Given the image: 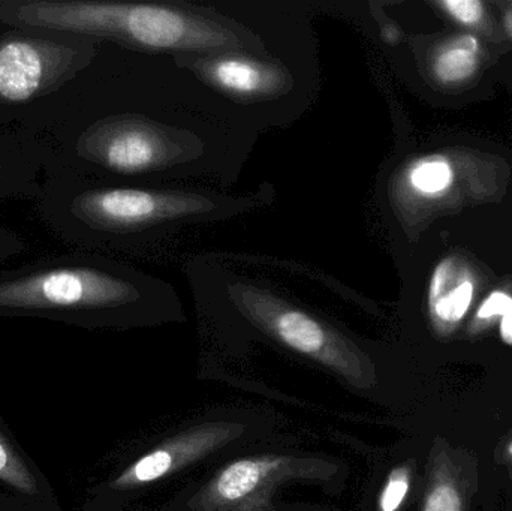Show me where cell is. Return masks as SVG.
<instances>
[{
    "label": "cell",
    "mask_w": 512,
    "mask_h": 511,
    "mask_svg": "<svg viewBox=\"0 0 512 511\" xmlns=\"http://www.w3.org/2000/svg\"><path fill=\"white\" fill-rule=\"evenodd\" d=\"M511 452H512V449H511Z\"/></svg>",
    "instance_id": "cell-19"
},
{
    "label": "cell",
    "mask_w": 512,
    "mask_h": 511,
    "mask_svg": "<svg viewBox=\"0 0 512 511\" xmlns=\"http://www.w3.org/2000/svg\"><path fill=\"white\" fill-rule=\"evenodd\" d=\"M382 39L388 42V44H396V42L399 41V32H397L394 27H385V29L382 30Z\"/></svg>",
    "instance_id": "cell-17"
},
{
    "label": "cell",
    "mask_w": 512,
    "mask_h": 511,
    "mask_svg": "<svg viewBox=\"0 0 512 511\" xmlns=\"http://www.w3.org/2000/svg\"><path fill=\"white\" fill-rule=\"evenodd\" d=\"M501 335L505 342L512 344V308L502 317Z\"/></svg>",
    "instance_id": "cell-16"
},
{
    "label": "cell",
    "mask_w": 512,
    "mask_h": 511,
    "mask_svg": "<svg viewBox=\"0 0 512 511\" xmlns=\"http://www.w3.org/2000/svg\"><path fill=\"white\" fill-rule=\"evenodd\" d=\"M408 489V476H406L405 471H396V473L391 474L390 480H388L387 486L382 492L379 509L381 511H396L399 509L400 504L408 494Z\"/></svg>",
    "instance_id": "cell-12"
},
{
    "label": "cell",
    "mask_w": 512,
    "mask_h": 511,
    "mask_svg": "<svg viewBox=\"0 0 512 511\" xmlns=\"http://www.w3.org/2000/svg\"><path fill=\"white\" fill-rule=\"evenodd\" d=\"M0 21L26 32L107 39L128 50L159 54H267L274 47L240 12L197 3L0 0Z\"/></svg>",
    "instance_id": "cell-1"
},
{
    "label": "cell",
    "mask_w": 512,
    "mask_h": 511,
    "mask_svg": "<svg viewBox=\"0 0 512 511\" xmlns=\"http://www.w3.org/2000/svg\"><path fill=\"white\" fill-rule=\"evenodd\" d=\"M505 27H507L508 35L512 38V9L507 14V18H505Z\"/></svg>",
    "instance_id": "cell-18"
},
{
    "label": "cell",
    "mask_w": 512,
    "mask_h": 511,
    "mask_svg": "<svg viewBox=\"0 0 512 511\" xmlns=\"http://www.w3.org/2000/svg\"><path fill=\"white\" fill-rule=\"evenodd\" d=\"M262 473H264V465L258 461L245 459V461L231 464L216 480V494L224 501L242 500L261 482Z\"/></svg>",
    "instance_id": "cell-8"
},
{
    "label": "cell",
    "mask_w": 512,
    "mask_h": 511,
    "mask_svg": "<svg viewBox=\"0 0 512 511\" xmlns=\"http://www.w3.org/2000/svg\"><path fill=\"white\" fill-rule=\"evenodd\" d=\"M23 249V242L14 234L0 228V261L18 254Z\"/></svg>",
    "instance_id": "cell-15"
},
{
    "label": "cell",
    "mask_w": 512,
    "mask_h": 511,
    "mask_svg": "<svg viewBox=\"0 0 512 511\" xmlns=\"http://www.w3.org/2000/svg\"><path fill=\"white\" fill-rule=\"evenodd\" d=\"M454 20L466 26L480 23L484 14V5L480 0H445L439 3Z\"/></svg>",
    "instance_id": "cell-11"
},
{
    "label": "cell",
    "mask_w": 512,
    "mask_h": 511,
    "mask_svg": "<svg viewBox=\"0 0 512 511\" xmlns=\"http://www.w3.org/2000/svg\"><path fill=\"white\" fill-rule=\"evenodd\" d=\"M273 197L268 185L262 186L258 194L242 197L213 189L123 186L89 189L75 195L71 213L105 240L137 245L165 239L192 225L245 215L270 203Z\"/></svg>",
    "instance_id": "cell-3"
},
{
    "label": "cell",
    "mask_w": 512,
    "mask_h": 511,
    "mask_svg": "<svg viewBox=\"0 0 512 511\" xmlns=\"http://www.w3.org/2000/svg\"><path fill=\"white\" fill-rule=\"evenodd\" d=\"M0 482L17 489L21 494L35 495L38 492L35 476L2 432H0Z\"/></svg>",
    "instance_id": "cell-10"
},
{
    "label": "cell",
    "mask_w": 512,
    "mask_h": 511,
    "mask_svg": "<svg viewBox=\"0 0 512 511\" xmlns=\"http://www.w3.org/2000/svg\"><path fill=\"white\" fill-rule=\"evenodd\" d=\"M409 183L418 194L435 197L450 188L453 170L444 158L421 159L409 171Z\"/></svg>",
    "instance_id": "cell-9"
},
{
    "label": "cell",
    "mask_w": 512,
    "mask_h": 511,
    "mask_svg": "<svg viewBox=\"0 0 512 511\" xmlns=\"http://www.w3.org/2000/svg\"><path fill=\"white\" fill-rule=\"evenodd\" d=\"M162 279L101 257H66L0 270V312H174Z\"/></svg>",
    "instance_id": "cell-2"
},
{
    "label": "cell",
    "mask_w": 512,
    "mask_h": 511,
    "mask_svg": "<svg viewBox=\"0 0 512 511\" xmlns=\"http://www.w3.org/2000/svg\"><path fill=\"white\" fill-rule=\"evenodd\" d=\"M96 39L11 32L0 36V105L50 95L92 65Z\"/></svg>",
    "instance_id": "cell-5"
},
{
    "label": "cell",
    "mask_w": 512,
    "mask_h": 511,
    "mask_svg": "<svg viewBox=\"0 0 512 511\" xmlns=\"http://www.w3.org/2000/svg\"><path fill=\"white\" fill-rule=\"evenodd\" d=\"M180 66L204 86L242 111L261 129L291 122L306 110V96L318 84L304 83L303 68H294L285 50L267 54H173Z\"/></svg>",
    "instance_id": "cell-4"
},
{
    "label": "cell",
    "mask_w": 512,
    "mask_h": 511,
    "mask_svg": "<svg viewBox=\"0 0 512 511\" xmlns=\"http://www.w3.org/2000/svg\"><path fill=\"white\" fill-rule=\"evenodd\" d=\"M511 308V297L508 296L507 293H502V291H495V293L490 294L486 302L481 305L480 311H478V317L483 318V320L498 317V315L504 317Z\"/></svg>",
    "instance_id": "cell-14"
},
{
    "label": "cell",
    "mask_w": 512,
    "mask_h": 511,
    "mask_svg": "<svg viewBox=\"0 0 512 511\" xmlns=\"http://www.w3.org/2000/svg\"><path fill=\"white\" fill-rule=\"evenodd\" d=\"M480 44L474 36L457 39L451 47L441 51L435 62V74L444 83H460L468 80L478 68Z\"/></svg>",
    "instance_id": "cell-7"
},
{
    "label": "cell",
    "mask_w": 512,
    "mask_h": 511,
    "mask_svg": "<svg viewBox=\"0 0 512 511\" xmlns=\"http://www.w3.org/2000/svg\"><path fill=\"white\" fill-rule=\"evenodd\" d=\"M424 511H460L459 494L451 486H439L427 498Z\"/></svg>",
    "instance_id": "cell-13"
},
{
    "label": "cell",
    "mask_w": 512,
    "mask_h": 511,
    "mask_svg": "<svg viewBox=\"0 0 512 511\" xmlns=\"http://www.w3.org/2000/svg\"><path fill=\"white\" fill-rule=\"evenodd\" d=\"M466 276L448 290L444 284L441 267H436L430 281L429 305L439 320L457 323L465 317L474 297V282Z\"/></svg>",
    "instance_id": "cell-6"
}]
</instances>
